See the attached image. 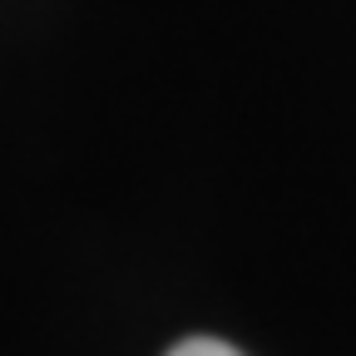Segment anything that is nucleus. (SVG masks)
<instances>
[{"instance_id":"nucleus-1","label":"nucleus","mask_w":356,"mask_h":356,"mask_svg":"<svg viewBox=\"0 0 356 356\" xmlns=\"http://www.w3.org/2000/svg\"><path fill=\"white\" fill-rule=\"evenodd\" d=\"M168 356H243V351H233L228 341H213V337H193V341H178Z\"/></svg>"}]
</instances>
